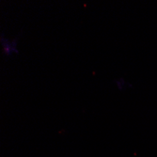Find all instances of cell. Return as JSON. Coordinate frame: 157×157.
<instances>
[{
  "label": "cell",
  "instance_id": "cell-1",
  "mask_svg": "<svg viewBox=\"0 0 157 157\" xmlns=\"http://www.w3.org/2000/svg\"><path fill=\"white\" fill-rule=\"evenodd\" d=\"M1 45L3 49V53L7 56H10L12 55L18 54L19 51L17 49V41L16 40H10L7 38H4V36H1Z\"/></svg>",
  "mask_w": 157,
  "mask_h": 157
},
{
  "label": "cell",
  "instance_id": "cell-2",
  "mask_svg": "<svg viewBox=\"0 0 157 157\" xmlns=\"http://www.w3.org/2000/svg\"><path fill=\"white\" fill-rule=\"evenodd\" d=\"M116 82V84H117V87L120 89V90H124L125 88H126V82H125V80H123L122 78H120L119 80H116L115 81Z\"/></svg>",
  "mask_w": 157,
  "mask_h": 157
}]
</instances>
